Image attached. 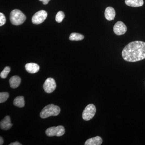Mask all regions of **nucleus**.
<instances>
[{"instance_id":"ddd939ff","label":"nucleus","mask_w":145,"mask_h":145,"mask_svg":"<svg viewBox=\"0 0 145 145\" xmlns=\"http://www.w3.org/2000/svg\"><path fill=\"white\" fill-rule=\"evenodd\" d=\"M10 87L12 88H17L20 84L21 79L19 76L15 75L11 77L9 81Z\"/></svg>"},{"instance_id":"f257e3e1","label":"nucleus","mask_w":145,"mask_h":145,"mask_svg":"<svg viewBox=\"0 0 145 145\" xmlns=\"http://www.w3.org/2000/svg\"><path fill=\"white\" fill-rule=\"evenodd\" d=\"M123 59L130 62H135L145 59V42L135 41L125 47L122 52Z\"/></svg>"},{"instance_id":"4be33fe9","label":"nucleus","mask_w":145,"mask_h":145,"mask_svg":"<svg viewBox=\"0 0 145 145\" xmlns=\"http://www.w3.org/2000/svg\"><path fill=\"white\" fill-rule=\"evenodd\" d=\"M9 145H22V144H20L18 142H15L11 143L9 144Z\"/></svg>"},{"instance_id":"f8f14e48","label":"nucleus","mask_w":145,"mask_h":145,"mask_svg":"<svg viewBox=\"0 0 145 145\" xmlns=\"http://www.w3.org/2000/svg\"><path fill=\"white\" fill-rule=\"evenodd\" d=\"M103 143V140L100 136L89 138L86 141L85 145H101Z\"/></svg>"},{"instance_id":"5701e85b","label":"nucleus","mask_w":145,"mask_h":145,"mask_svg":"<svg viewBox=\"0 0 145 145\" xmlns=\"http://www.w3.org/2000/svg\"><path fill=\"white\" fill-rule=\"evenodd\" d=\"M4 141L3 140V138L2 137H0V145H2L3 144Z\"/></svg>"},{"instance_id":"412c9836","label":"nucleus","mask_w":145,"mask_h":145,"mask_svg":"<svg viewBox=\"0 0 145 145\" xmlns=\"http://www.w3.org/2000/svg\"><path fill=\"white\" fill-rule=\"evenodd\" d=\"M39 1H40L42 2L43 4L44 5H47L48 4V2H49L50 0H39Z\"/></svg>"},{"instance_id":"4468645a","label":"nucleus","mask_w":145,"mask_h":145,"mask_svg":"<svg viewBox=\"0 0 145 145\" xmlns=\"http://www.w3.org/2000/svg\"><path fill=\"white\" fill-rule=\"evenodd\" d=\"M125 3L127 5L131 7H139L144 5L143 0H125Z\"/></svg>"},{"instance_id":"20e7f679","label":"nucleus","mask_w":145,"mask_h":145,"mask_svg":"<svg viewBox=\"0 0 145 145\" xmlns=\"http://www.w3.org/2000/svg\"><path fill=\"white\" fill-rule=\"evenodd\" d=\"M65 130L64 127L62 126H58L57 127H52L48 128L46 131V134L48 136L52 137V136H62L65 134Z\"/></svg>"},{"instance_id":"dca6fc26","label":"nucleus","mask_w":145,"mask_h":145,"mask_svg":"<svg viewBox=\"0 0 145 145\" xmlns=\"http://www.w3.org/2000/svg\"><path fill=\"white\" fill-rule=\"evenodd\" d=\"M69 40L72 41L82 40L84 39V36L82 34L77 33H72L69 36Z\"/></svg>"},{"instance_id":"9b49d317","label":"nucleus","mask_w":145,"mask_h":145,"mask_svg":"<svg viewBox=\"0 0 145 145\" xmlns=\"http://www.w3.org/2000/svg\"><path fill=\"white\" fill-rule=\"evenodd\" d=\"M25 69L27 72L30 73H35L40 70V67L35 63H29L25 65Z\"/></svg>"},{"instance_id":"0eeeda50","label":"nucleus","mask_w":145,"mask_h":145,"mask_svg":"<svg viewBox=\"0 0 145 145\" xmlns=\"http://www.w3.org/2000/svg\"><path fill=\"white\" fill-rule=\"evenodd\" d=\"M56 82L52 78L47 79L43 85L44 91L47 93H51L53 92L56 88Z\"/></svg>"},{"instance_id":"f03ea898","label":"nucleus","mask_w":145,"mask_h":145,"mask_svg":"<svg viewBox=\"0 0 145 145\" xmlns=\"http://www.w3.org/2000/svg\"><path fill=\"white\" fill-rule=\"evenodd\" d=\"M59 107L51 104L43 108L40 113V117L42 119H46L50 116H57L60 113Z\"/></svg>"},{"instance_id":"aec40b11","label":"nucleus","mask_w":145,"mask_h":145,"mask_svg":"<svg viewBox=\"0 0 145 145\" xmlns=\"http://www.w3.org/2000/svg\"><path fill=\"white\" fill-rule=\"evenodd\" d=\"M6 21V20L5 16L3 13H0V26H1L4 25L5 24Z\"/></svg>"},{"instance_id":"6e6552de","label":"nucleus","mask_w":145,"mask_h":145,"mask_svg":"<svg viewBox=\"0 0 145 145\" xmlns=\"http://www.w3.org/2000/svg\"><path fill=\"white\" fill-rule=\"evenodd\" d=\"M127 30V26L121 21L117 22L113 27L114 33L118 36L123 35L126 33Z\"/></svg>"},{"instance_id":"a211bd4d","label":"nucleus","mask_w":145,"mask_h":145,"mask_svg":"<svg viewBox=\"0 0 145 145\" xmlns=\"http://www.w3.org/2000/svg\"><path fill=\"white\" fill-rule=\"evenodd\" d=\"M65 14L63 11H59L57 13L56 16V22L58 23H61L65 18Z\"/></svg>"},{"instance_id":"f3484780","label":"nucleus","mask_w":145,"mask_h":145,"mask_svg":"<svg viewBox=\"0 0 145 145\" xmlns=\"http://www.w3.org/2000/svg\"><path fill=\"white\" fill-rule=\"evenodd\" d=\"M10 67L8 66L6 67L1 72L0 76H1V78H3V79H5L6 78L8 73L10 72Z\"/></svg>"},{"instance_id":"7ed1b4c3","label":"nucleus","mask_w":145,"mask_h":145,"mask_svg":"<svg viewBox=\"0 0 145 145\" xmlns=\"http://www.w3.org/2000/svg\"><path fill=\"white\" fill-rule=\"evenodd\" d=\"M26 19L25 15L21 10L18 9H14L10 12V22L14 25H20L24 22Z\"/></svg>"},{"instance_id":"6ab92c4d","label":"nucleus","mask_w":145,"mask_h":145,"mask_svg":"<svg viewBox=\"0 0 145 145\" xmlns=\"http://www.w3.org/2000/svg\"><path fill=\"white\" fill-rule=\"evenodd\" d=\"M9 97V94L7 92L0 93V103H4L8 99Z\"/></svg>"},{"instance_id":"2eb2a0df","label":"nucleus","mask_w":145,"mask_h":145,"mask_svg":"<svg viewBox=\"0 0 145 145\" xmlns=\"http://www.w3.org/2000/svg\"><path fill=\"white\" fill-rule=\"evenodd\" d=\"M13 104L15 106L18 107H23L25 106L24 98L22 96H19L16 97L13 101Z\"/></svg>"},{"instance_id":"39448f33","label":"nucleus","mask_w":145,"mask_h":145,"mask_svg":"<svg viewBox=\"0 0 145 145\" xmlns=\"http://www.w3.org/2000/svg\"><path fill=\"white\" fill-rule=\"evenodd\" d=\"M96 108L93 104H89L85 108L82 113V118L85 121H88L95 116Z\"/></svg>"},{"instance_id":"9d476101","label":"nucleus","mask_w":145,"mask_h":145,"mask_svg":"<svg viewBox=\"0 0 145 145\" xmlns=\"http://www.w3.org/2000/svg\"><path fill=\"white\" fill-rule=\"evenodd\" d=\"M105 17L107 20L111 21L114 20L116 15L115 10L112 7H108L105 10Z\"/></svg>"},{"instance_id":"423d86ee","label":"nucleus","mask_w":145,"mask_h":145,"mask_svg":"<svg viewBox=\"0 0 145 145\" xmlns=\"http://www.w3.org/2000/svg\"><path fill=\"white\" fill-rule=\"evenodd\" d=\"M47 13L45 10H39L34 14L32 17L31 21L34 24H39L44 22L47 17Z\"/></svg>"},{"instance_id":"1a4fd4ad","label":"nucleus","mask_w":145,"mask_h":145,"mask_svg":"<svg viewBox=\"0 0 145 145\" xmlns=\"http://www.w3.org/2000/svg\"><path fill=\"white\" fill-rule=\"evenodd\" d=\"M13 126L11 123L10 117L9 116H6L2 120L0 123L1 128L4 130H7L10 129Z\"/></svg>"}]
</instances>
